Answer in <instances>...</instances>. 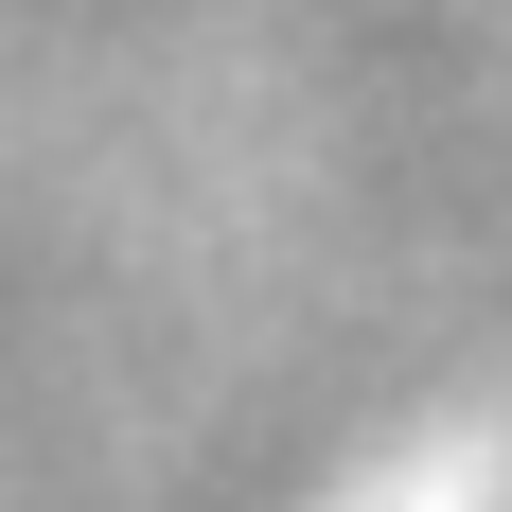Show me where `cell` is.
<instances>
[]
</instances>
